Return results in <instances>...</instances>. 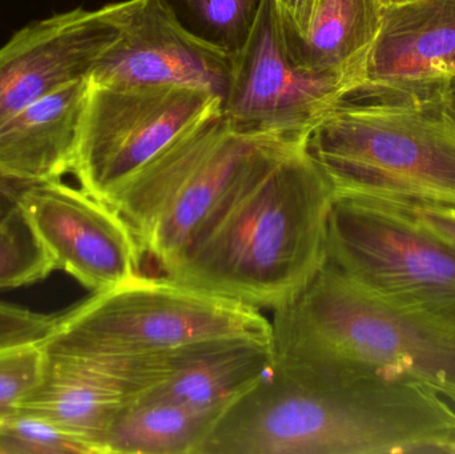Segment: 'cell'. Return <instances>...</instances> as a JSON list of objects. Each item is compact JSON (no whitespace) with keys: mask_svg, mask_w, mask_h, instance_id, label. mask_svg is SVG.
Here are the masks:
<instances>
[{"mask_svg":"<svg viewBox=\"0 0 455 454\" xmlns=\"http://www.w3.org/2000/svg\"><path fill=\"white\" fill-rule=\"evenodd\" d=\"M334 192L305 140L285 144L238 181L163 274L275 311L325 263Z\"/></svg>","mask_w":455,"mask_h":454,"instance_id":"obj_1","label":"cell"},{"mask_svg":"<svg viewBox=\"0 0 455 454\" xmlns=\"http://www.w3.org/2000/svg\"><path fill=\"white\" fill-rule=\"evenodd\" d=\"M272 373L329 391L369 370L406 376L455 402V320L371 295L326 259L273 311Z\"/></svg>","mask_w":455,"mask_h":454,"instance_id":"obj_2","label":"cell"},{"mask_svg":"<svg viewBox=\"0 0 455 454\" xmlns=\"http://www.w3.org/2000/svg\"><path fill=\"white\" fill-rule=\"evenodd\" d=\"M454 426L443 396L398 373L315 392L270 372L219 418L200 454H432Z\"/></svg>","mask_w":455,"mask_h":454,"instance_id":"obj_3","label":"cell"},{"mask_svg":"<svg viewBox=\"0 0 455 454\" xmlns=\"http://www.w3.org/2000/svg\"><path fill=\"white\" fill-rule=\"evenodd\" d=\"M440 88H355L313 125L305 149L336 191L455 204V123Z\"/></svg>","mask_w":455,"mask_h":454,"instance_id":"obj_4","label":"cell"},{"mask_svg":"<svg viewBox=\"0 0 455 454\" xmlns=\"http://www.w3.org/2000/svg\"><path fill=\"white\" fill-rule=\"evenodd\" d=\"M221 338L270 340L259 309L163 275H139L58 316L43 351L72 357H139Z\"/></svg>","mask_w":455,"mask_h":454,"instance_id":"obj_5","label":"cell"},{"mask_svg":"<svg viewBox=\"0 0 455 454\" xmlns=\"http://www.w3.org/2000/svg\"><path fill=\"white\" fill-rule=\"evenodd\" d=\"M291 141L299 140L233 131L221 109L128 179L107 204L132 227L144 253L163 271L238 181L259 160Z\"/></svg>","mask_w":455,"mask_h":454,"instance_id":"obj_6","label":"cell"},{"mask_svg":"<svg viewBox=\"0 0 455 454\" xmlns=\"http://www.w3.org/2000/svg\"><path fill=\"white\" fill-rule=\"evenodd\" d=\"M326 259L371 295L455 320V242L393 199L334 192Z\"/></svg>","mask_w":455,"mask_h":454,"instance_id":"obj_7","label":"cell"},{"mask_svg":"<svg viewBox=\"0 0 455 454\" xmlns=\"http://www.w3.org/2000/svg\"><path fill=\"white\" fill-rule=\"evenodd\" d=\"M221 109V98L202 88L90 82L72 172L83 191L107 203L187 131Z\"/></svg>","mask_w":455,"mask_h":454,"instance_id":"obj_8","label":"cell"},{"mask_svg":"<svg viewBox=\"0 0 455 454\" xmlns=\"http://www.w3.org/2000/svg\"><path fill=\"white\" fill-rule=\"evenodd\" d=\"M355 82L299 66L289 50L275 0H264L253 28L233 58L223 116L233 131L302 140Z\"/></svg>","mask_w":455,"mask_h":454,"instance_id":"obj_9","label":"cell"},{"mask_svg":"<svg viewBox=\"0 0 455 454\" xmlns=\"http://www.w3.org/2000/svg\"><path fill=\"white\" fill-rule=\"evenodd\" d=\"M119 31L90 75L104 87L181 85L226 98L233 58L183 28L159 0H124L103 7Z\"/></svg>","mask_w":455,"mask_h":454,"instance_id":"obj_10","label":"cell"},{"mask_svg":"<svg viewBox=\"0 0 455 454\" xmlns=\"http://www.w3.org/2000/svg\"><path fill=\"white\" fill-rule=\"evenodd\" d=\"M20 208L56 269L92 292L111 290L140 275V242L107 203L51 180L32 183L21 195Z\"/></svg>","mask_w":455,"mask_h":454,"instance_id":"obj_11","label":"cell"},{"mask_svg":"<svg viewBox=\"0 0 455 454\" xmlns=\"http://www.w3.org/2000/svg\"><path fill=\"white\" fill-rule=\"evenodd\" d=\"M156 357H72L44 352L42 372L18 415L31 416L99 454L98 444L128 402L157 386Z\"/></svg>","mask_w":455,"mask_h":454,"instance_id":"obj_12","label":"cell"},{"mask_svg":"<svg viewBox=\"0 0 455 454\" xmlns=\"http://www.w3.org/2000/svg\"><path fill=\"white\" fill-rule=\"evenodd\" d=\"M117 36L103 7L75 8L16 32L0 48V123L53 91L90 77Z\"/></svg>","mask_w":455,"mask_h":454,"instance_id":"obj_13","label":"cell"},{"mask_svg":"<svg viewBox=\"0 0 455 454\" xmlns=\"http://www.w3.org/2000/svg\"><path fill=\"white\" fill-rule=\"evenodd\" d=\"M454 76L455 0H417L384 8L355 88L437 90Z\"/></svg>","mask_w":455,"mask_h":454,"instance_id":"obj_14","label":"cell"},{"mask_svg":"<svg viewBox=\"0 0 455 454\" xmlns=\"http://www.w3.org/2000/svg\"><path fill=\"white\" fill-rule=\"evenodd\" d=\"M90 77L69 83L0 123V172L26 181L72 172Z\"/></svg>","mask_w":455,"mask_h":454,"instance_id":"obj_15","label":"cell"},{"mask_svg":"<svg viewBox=\"0 0 455 454\" xmlns=\"http://www.w3.org/2000/svg\"><path fill=\"white\" fill-rule=\"evenodd\" d=\"M272 365L270 340L221 338L199 341L171 351L167 378L147 394L223 415L270 375Z\"/></svg>","mask_w":455,"mask_h":454,"instance_id":"obj_16","label":"cell"},{"mask_svg":"<svg viewBox=\"0 0 455 454\" xmlns=\"http://www.w3.org/2000/svg\"><path fill=\"white\" fill-rule=\"evenodd\" d=\"M384 8L382 0H320L305 36L285 28L291 56L307 68L349 77L355 87Z\"/></svg>","mask_w":455,"mask_h":454,"instance_id":"obj_17","label":"cell"},{"mask_svg":"<svg viewBox=\"0 0 455 454\" xmlns=\"http://www.w3.org/2000/svg\"><path fill=\"white\" fill-rule=\"evenodd\" d=\"M220 413L146 394L125 404L98 444L99 454H200Z\"/></svg>","mask_w":455,"mask_h":454,"instance_id":"obj_18","label":"cell"},{"mask_svg":"<svg viewBox=\"0 0 455 454\" xmlns=\"http://www.w3.org/2000/svg\"><path fill=\"white\" fill-rule=\"evenodd\" d=\"M189 34L235 58L264 0H159Z\"/></svg>","mask_w":455,"mask_h":454,"instance_id":"obj_19","label":"cell"},{"mask_svg":"<svg viewBox=\"0 0 455 454\" xmlns=\"http://www.w3.org/2000/svg\"><path fill=\"white\" fill-rule=\"evenodd\" d=\"M55 269L20 207L0 219V290L32 284Z\"/></svg>","mask_w":455,"mask_h":454,"instance_id":"obj_20","label":"cell"},{"mask_svg":"<svg viewBox=\"0 0 455 454\" xmlns=\"http://www.w3.org/2000/svg\"><path fill=\"white\" fill-rule=\"evenodd\" d=\"M92 454L74 437L39 418L16 415L0 420V454Z\"/></svg>","mask_w":455,"mask_h":454,"instance_id":"obj_21","label":"cell"},{"mask_svg":"<svg viewBox=\"0 0 455 454\" xmlns=\"http://www.w3.org/2000/svg\"><path fill=\"white\" fill-rule=\"evenodd\" d=\"M43 362L40 344L0 349V420L18 415L21 402L39 380Z\"/></svg>","mask_w":455,"mask_h":454,"instance_id":"obj_22","label":"cell"},{"mask_svg":"<svg viewBox=\"0 0 455 454\" xmlns=\"http://www.w3.org/2000/svg\"><path fill=\"white\" fill-rule=\"evenodd\" d=\"M58 316L0 301V349L43 344L55 330Z\"/></svg>","mask_w":455,"mask_h":454,"instance_id":"obj_23","label":"cell"},{"mask_svg":"<svg viewBox=\"0 0 455 454\" xmlns=\"http://www.w3.org/2000/svg\"><path fill=\"white\" fill-rule=\"evenodd\" d=\"M392 199V197H387ZM413 213L419 220L455 242V204L445 203L414 202V200L393 199Z\"/></svg>","mask_w":455,"mask_h":454,"instance_id":"obj_24","label":"cell"},{"mask_svg":"<svg viewBox=\"0 0 455 454\" xmlns=\"http://www.w3.org/2000/svg\"><path fill=\"white\" fill-rule=\"evenodd\" d=\"M286 31L305 36L320 0H275Z\"/></svg>","mask_w":455,"mask_h":454,"instance_id":"obj_25","label":"cell"},{"mask_svg":"<svg viewBox=\"0 0 455 454\" xmlns=\"http://www.w3.org/2000/svg\"><path fill=\"white\" fill-rule=\"evenodd\" d=\"M32 183L36 181L20 180L0 172V219L20 207L21 195Z\"/></svg>","mask_w":455,"mask_h":454,"instance_id":"obj_26","label":"cell"},{"mask_svg":"<svg viewBox=\"0 0 455 454\" xmlns=\"http://www.w3.org/2000/svg\"><path fill=\"white\" fill-rule=\"evenodd\" d=\"M441 98H443V106L449 116L455 123V76L445 83L440 88Z\"/></svg>","mask_w":455,"mask_h":454,"instance_id":"obj_27","label":"cell"},{"mask_svg":"<svg viewBox=\"0 0 455 454\" xmlns=\"http://www.w3.org/2000/svg\"><path fill=\"white\" fill-rule=\"evenodd\" d=\"M432 454H455V426L438 444H435Z\"/></svg>","mask_w":455,"mask_h":454,"instance_id":"obj_28","label":"cell"},{"mask_svg":"<svg viewBox=\"0 0 455 454\" xmlns=\"http://www.w3.org/2000/svg\"><path fill=\"white\" fill-rule=\"evenodd\" d=\"M417 2V0H382L385 8L398 7V5L409 4V3Z\"/></svg>","mask_w":455,"mask_h":454,"instance_id":"obj_29","label":"cell"}]
</instances>
